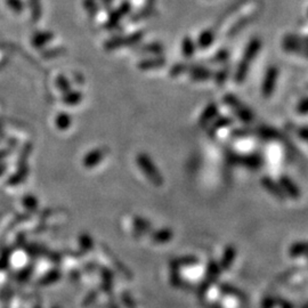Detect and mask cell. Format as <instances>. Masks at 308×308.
<instances>
[{
	"label": "cell",
	"instance_id": "obj_8",
	"mask_svg": "<svg viewBox=\"0 0 308 308\" xmlns=\"http://www.w3.org/2000/svg\"><path fill=\"white\" fill-rule=\"evenodd\" d=\"M141 165L145 170V173L148 174V176L152 179L155 184H161V182H162V179H161V175L158 173V170L155 169L153 163L151 162L148 158L143 156V158L141 159Z\"/></svg>",
	"mask_w": 308,
	"mask_h": 308
},
{
	"label": "cell",
	"instance_id": "obj_1",
	"mask_svg": "<svg viewBox=\"0 0 308 308\" xmlns=\"http://www.w3.org/2000/svg\"><path fill=\"white\" fill-rule=\"evenodd\" d=\"M261 47V41L258 38L252 39L249 44H248L247 48L243 54L242 61L238 63V66L235 72V81L241 84L246 80L248 72H249V64L254 61L255 57L258 54L259 49Z\"/></svg>",
	"mask_w": 308,
	"mask_h": 308
},
{
	"label": "cell",
	"instance_id": "obj_6",
	"mask_svg": "<svg viewBox=\"0 0 308 308\" xmlns=\"http://www.w3.org/2000/svg\"><path fill=\"white\" fill-rule=\"evenodd\" d=\"M280 186H281L282 191L284 192L286 196L291 197V199H299L300 197V190L299 187L296 185V183L287 176H282L280 178Z\"/></svg>",
	"mask_w": 308,
	"mask_h": 308
},
{
	"label": "cell",
	"instance_id": "obj_16",
	"mask_svg": "<svg viewBox=\"0 0 308 308\" xmlns=\"http://www.w3.org/2000/svg\"><path fill=\"white\" fill-rule=\"evenodd\" d=\"M297 112L299 114H308V97L302 98L297 105Z\"/></svg>",
	"mask_w": 308,
	"mask_h": 308
},
{
	"label": "cell",
	"instance_id": "obj_9",
	"mask_svg": "<svg viewBox=\"0 0 308 308\" xmlns=\"http://www.w3.org/2000/svg\"><path fill=\"white\" fill-rule=\"evenodd\" d=\"M217 112H218V108L216 104H209L208 107L204 109L203 113L201 114L200 117V123L202 126L208 125L209 122H213L214 119L217 117Z\"/></svg>",
	"mask_w": 308,
	"mask_h": 308
},
{
	"label": "cell",
	"instance_id": "obj_5",
	"mask_svg": "<svg viewBox=\"0 0 308 308\" xmlns=\"http://www.w3.org/2000/svg\"><path fill=\"white\" fill-rule=\"evenodd\" d=\"M261 185H263L265 190L267 191L270 195H273L275 199L282 201L287 197L286 194H284V192L282 191L281 186H280V184L278 182H275L272 178L264 177L261 179Z\"/></svg>",
	"mask_w": 308,
	"mask_h": 308
},
{
	"label": "cell",
	"instance_id": "obj_3",
	"mask_svg": "<svg viewBox=\"0 0 308 308\" xmlns=\"http://www.w3.org/2000/svg\"><path fill=\"white\" fill-rule=\"evenodd\" d=\"M279 76V70L277 66H269L267 71L265 73V78L263 81V86H261V93H263L264 97H270L275 88V84H277Z\"/></svg>",
	"mask_w": 308,
	"mask_h": 308
},
{
	"label": "cell",
	"instance_id": "obj_15",
	"mask_svg": "<svg viewBox=\"0 0 308 308\" xmlns=\"http://www.w3.org/2000/svg\"><path fill=\"white\" fill-rule=\"evenodd\" d=\"M227 77H228V69H225V70L223 69V70H220V71L216 73L215 80L218 85H220V84H223V82L226 81Z\"/></svg>",
	"mask_w": 308,
	"mask_h": 308
},
{
	"label": "cell",
	"instance_id": "obj_4",
	"mask_svg": "<svg viewBox=\"0 0 308 308\" xmlns=\"http://www.w3.org/2000/svg\"><path fill=\"white\" fill-rule=\"evenodd\" d=\"M283 48L291 53H297L308 58V46L299 38L293 36H289L283 40Z\"/></svg>",
	"mask_w": 308,
	"mask_h": 308
},
{
	"label": "cell",
	"instance_id": "obj_12",
	"mask_svg": "<svg viewBox=\"0 0 308 308\" xmlns=\"http://www.w3.org/2000/svg\"><path fill=\"white\" fill-rule=\"evenodd\" d=\"M182 47H183V54L185 55L186 57H191L195 52V45H194V43H193V40L190 38V37H187V38L184 39Z\"/></svg>",
	"mask_w": 308,
	"mask_h": 308
},
{
	"label": "cell",
	"instance_id": "obj_11",
	"mask_svg": "<svg viewBox=\"0 0 308 308\" xmlns=\"http://www.w3.org/2000/svg\"><path fill=\"white\" fill-rule=\"evenodd\" d=\"M214 39H215V32L213 30L203 31L200 35L199 40H197V46H199L201 49H206L213 44Z\"/></svg>",
	"mask_w": 308,
	"mask_h": 308
},
{
	"label": "cell",
	"instance_id": "obj_2",
	"mask_svg": "<svg viewBox=\"0 0 308 308\" xmlns=\"http://www.w3.org/2000/svg\"><path fill=\"white\" fill-rule=\"evenodd\" d=\"M225 103H226L229 108H231L234 113L245 122H251L254 119V114L248 109L245 104H243L240 99L235 97L234 95H226L224 97Z\"/></svg>",
	"mask_w": 308,
	"mask_h": 308
},
{
	"label": "cell",
	"instance_id": "obj_19",
	"mask_svg": "<svg viewBox=\"0 0 308 308\" xmlns=\"http://www.w3.org/2000/svg\"><path fill=\"white\" fill-rule=\"evenodd\" d=\"M186 70H188V65L186 66L185 64H178V65H175V67L173 69V75H175V76L181 75V73H183Z\"/></svg>",
	"mask_w": 308,
	"mask_h": 308
},
{
	"label": "cell",
	"instance_id": "obj_10",
	"mask_svg": "<svg viewBox=\"0 0 308 308\" xmlns=\"http://www.w3.org/2000/svg\"><path fill=\"white\" fill-rule=\"evenodd\" d=\"M190 70V75L193 80L195 81H203V80H208L213 77V73L210 72L209 69L206 67H199V66H194L192 69H188Z\"/></svg>",
	"mask_w": 308,
	"mask_h": 308
},
{
	"label": "cell",
	"instance_id": "obj_7",
	"mask_svg": "<svg viewBox=\"0 0 308 308\" xmlns=\"http://www.w3.org/2000/svg\"><path fill=\"white\" fill-rule=\"evenodd\" d=\"M232 162L242 164L249 169H258L260 168L263 161L257 155H243V156H235V158H231Z\"/></svg>",
	"mask_w": 308,
	"mask_h": 308
},
{
	"label": "cell",
	"instance_id": "obj_14",
	"mask_svg": "<svg viewBox=\"0 0 308 308\" xmlns=\"http://www.w3.org/2000/svg\"><path fill=\"white\" fill-rule=\"evenodd\" d=\"M231 123H232V121L229 118H220V119H218V120H216L214 122V125L211 126V132L218 131L219 129H222V128L229 126Z\"/></svg>",
	"mask_w": 308,
	"mask_h": 308
},
{
	"label": "cell",
	"instance_id": "obj_13",
	"mask_svg": "<svg viewBox=\"0 0 308 308\" xmlns=\"http://www.w3.org/2000/svg\"><path fill=\"white\" fill-rule=\"evenodd\" d=\"M258 135L261 137V139H264L266 141L274 140L279 136L277 131L272 129V128H268V127H260L258 129Z\"/></svg>",
	"mask_w": 308,
	"mask_h": 308
},
{
	"label": "cell",
	"instance_id": "obj_17",
	"mask_svg": "<svg viewBox=\"0 0 308 308\" xmlns=\"http://www.w3.org/2000/svg\"><path fill=\"white\" fill-rule=\"evenodd\" d=\"M228 58V52L227 50H220V52H218L217 54H216V56H214L213 61L216 62V63H223L226 61V59Z\"/></svg>",
	"mask_w": 308,
	"mask_h": 308
},
{
	"label": "cell",
	"instance_id": "obj_18",
	"mask_svg": "<svg viewBox=\"0 0 308 308\" xmlns=\"http://www.w3.org/2000/svg\"><path fill=\"white\" fill-rule=\"evenodd\" d=\"M297 132H298V135H299V137L302 141H305L306 143H308V127L298 128Z\"/></svg>",
	"mask_w": 308,
	"mask_h": 308
}]
</instances>
